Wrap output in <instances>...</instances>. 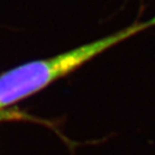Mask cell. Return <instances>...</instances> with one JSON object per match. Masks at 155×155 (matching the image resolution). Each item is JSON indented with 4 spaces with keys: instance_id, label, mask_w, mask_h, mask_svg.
Instances as JSON below:
<instances>
[{
    "instance_id": "cell-1",
    "label": "cell",
    "mask_w": 155,
    "mask_h": 155,
    "mask_svg": "<svg viewBox=\"0 0 155 155\" xmlns=\"http://www.w3.org/2000/svg\"><path fill=\"white\" fill-rule=\"evenodd\" d=\"M147 24L135 23L109 36L54 55L36 59L0 74V111L31 95L82 67L109 48L147 29Z\"/></svg>"
},
{
    "instance_id": "cell-2",
    "label": "cell",
    "mask_w": 155,
    "mask_h": 155,
    "mask_svg": "<svg viewBox=\"0 0 155 155\" xmlns=\"http://www.w3.org/2000/svg\"><path fill=\"white\" fill-rule=\"evenodd\" d=\"M145 24H147V27H153V26H155V15L152 17V18H150L149 21H147L145 22Z\"/></svg>"
}]
</instances>
